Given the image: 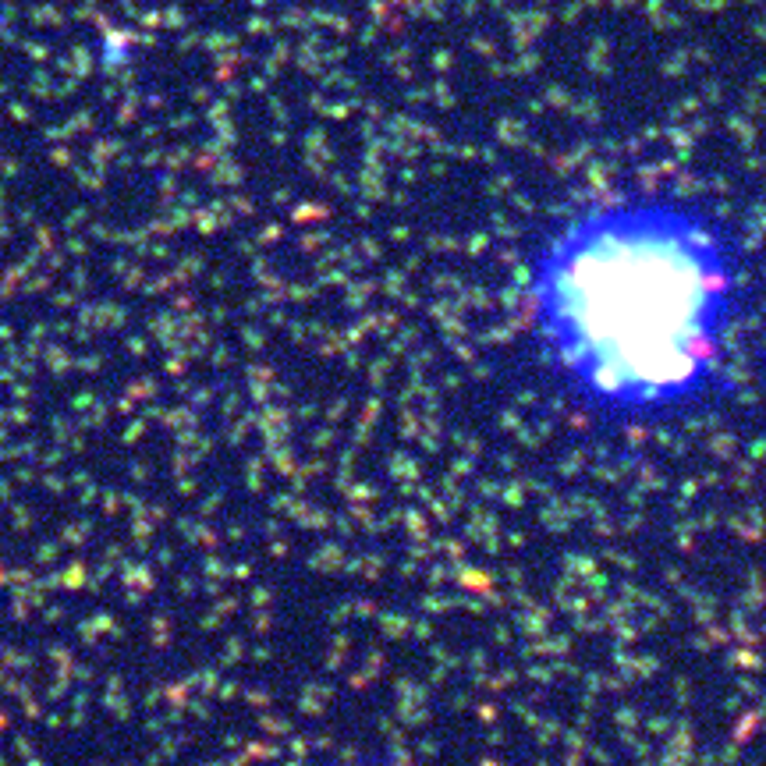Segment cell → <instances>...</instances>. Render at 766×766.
Masks as SVG:
<instances>
[{
    "label": "cell",
    "instance_id": "6da1fadb",
    "mask_svg": "<svg viewBox=\"0 0 766 766\" xmlns=\"http://www.w3.org/2000/svg\"><path fill=\"white\" fill-rule=\"evenodd\" d=\"M518 366L564 423L607 444L678 440L749 391L766 263L735 206L681 181L571 199L518 249Z\"/></svg>",
    "mask_w": 766,
    "mask_h": 766
}]
</instances>
